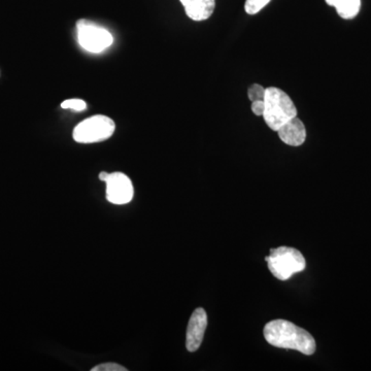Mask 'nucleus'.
Wrapping results in <instances>:
<instances>
[{
  "mask_svg": "<svg viewBox=\"0 0 371 371\" xmlns=\"http://www.w3.org/2000/svg\"><path fill=\"white\" fill-rule=\"evenodd\" d=\"M265 339L276 348L298 351L311 356L316 352V340L311 333L286 320H274L265 325Z\"/></svg>",
  "mask_w": 371,
  "mask_h": 371,
  "instance_id": "f257e3e1",
  "label": "nucleus"
},
{
  "mask_svg": "<svg viewBox=\"0 0 371 371\" xmlns=\"http://www.w3.org/2000/svg\"><path fill=\"white\" fill-rule=\"evenodd\" d=\"M264 102L262 117L271 130L278 131L288 121L297 117V109L291 97L278 88H267Z\"/></svg>",
  "mask_w": 371,
  "mask_h": 371,
  "instance_id": "f03ea898",
  "label": "nucleus"
},
{
  "mask_svg": "<svg viewBox=\"0 0 371 371\" xmlns=\"http://www.w3.org/2000/svg\"><path fill=\"white\" fill-rule=\"evenodd\" d=\"M270 272L281 281H287L293 274L304 271L306 267L304 255L294 248L280 247L270 250L265 258Z\"/></svg>",
  "mask_w": 371,
  "mask_h": 371,
  "instance_id": "7ed1b4c3",
  "label": "nucleus"
},
{
  "mask_svg": "<svg viewBox=\"0 0 371 371\" xmlns=\"http://www.w3.org/2000/svg\"><path fill=\"white\" fill-rule=\"evenodd\" d=\"M116 130V124L111 118L95 115L76 125L72 137L79 144H95L109 140Z\"/></svg>",
  "mask_w": 371,
  "mask_h": 371,
  "instance_id": "20e7f679",
  "label": "nucleus"
},
{
  "mask_svg": "<svg viewBox=\"0 0 371 371\" xmlns=\"http://www.w3.org/2000/svg\"><path fill=\"white\" fill-rule=\"evenodd\" d=\"M76 34L81 47L90 53H102L114 43L113 35L107 28L85 19L76 23Z\"/></svg>",
  "mask_w": 371,
  "mask_h": 371,
  "instance_id": "39448f33",
  "label": "nucleus"
},
{
  "mask_svg": "<svg viewBox=\"0 0 371 371\" xmlns=\"http://www.w3.org/2000/svg\"><path fill=\"white\" fill-rule=\"evenodd\" d=\"M107 199L114 204L130 203L135 194L133 182L125 173H109L107 181Z\"/></svg>",
  "mask_w": 371,
  "mask_h": 371,
  "instance_id": "423d86ee",
  "label": "nucleus"
},
{
  "mask_svg": "<svg viewBox=\"0 0 371 371\" xmlns=\"http://www.w3.org/2000/svg\"><path fill=\"white\" fill-rule=\"evenodd\" d=\"M208 327V315L203 309H195L188 323L186 335V348L189 352H196L201 348Z\"/></svg>",
  "mask_w": 371,
  "mask_h": 371,
  "instance_id": "0eeeda50",
  "label": "nucleus"
},
{
  "mask_svg": "<svg viewBox=\"0 0 371 371\" xmlns=\"http://www.w3.org/2000/svg\"><path fill=\"white\" fill-rule=\"evenodd\" d=\"M276 133L283 142L291 147L302 146L306 140V129L297 117L288 121Z\"/></svg>",
  "mask_w": 371,
  "mask_h": 371,
  "instance_id": "6e6552de",
  "label": "nucleus"
},
{
  "mask_svg": "<svg viewBox=\"0 0 371 371\" xmlns=\"http://www.w3.org/2000/svg\"><path fill=\"white\" fill-rule=\"evenodd\" d=\"M187 16L193 21H205L216 8V0H180Z\"/></svg>",
  "mask_w": 371,
  "mask_h": 371,
  "instance_id": "1a4fd4ad",
  "label": "nucleus"
},
{
  "mask_svg": "<svg viewBox=\"0 0 371 371\" xmlns=\"http://www.w3.org/2000/svg\"><path fill=\"white\" fill-rule=\"evenodd\" d=\"M335 8L342 19H353L359 14L361 0H337Z\"/></svg>",
  "mask_w": 371,
  "mask_h": 371,
  "instance_id": "9d476101",
  "label": "nucleus"
},
{
  "mask_svg": "<svg viewBox=\"0 0 371 371\" xmlns=\"http://www.w3.org/2000/svg\"><path fill=\"white\" fill-rule=\"evenodd\" d=\"M270 0H245V10L247 14L256 15L267 6Z\"/></svg>",
  "mask_w": 371,
  "mask_h": 371,
  "instance_id": "9b49d317",
  "label": "nucleus"
},
{
  "mask_svg": "<svg viewBox=\"0 0 371 371\" xmlns=\"http://www.w3.org/2000/svg\"><path fill=\"white\" fill-rule=\"evenodd\" d=\"M265 88L259 84H254L251 86L249 91H248V96H249L251 102H257V100H264L265 98Z\"/></svg>",
  "mask_w": 371,
  "mask_h": 371,
  "instance_id": "f8f14e48",
  "label": "nucleus"
},
{
  "mask_svg": "<svg viewBox=\"0 0 371 371\" xmlns=\"http://www.w3.org/2000/svg\"><path fill=\"white\" fill-rule=\"evenodd\" d=\"M61 107L65 109H72V111L83 112L85 111L86 107H87V104H86L84 100H76V98H74V100H65V102L61 103Z\"/></svg>",
  "mask_w": 371,
  "mask_h": 371,
  "instance_id": "ddd939ff",
  "label": "nucleus"
},
{
  "mask_svg": "<svg viewBox=\"0 0 371 371\" xmlns=\"http://www.w3.org/2000/svg\"><path fill=\"white\" fill-rule=\"evenodd\" d=\"M92 371H127V368H125L124 366L120 365L117 363H103L100 364V365L95 366V367L92 368Z\"/></svg>",
  "mask_w": 371,
  "mask_h": 371,
  "instance_id": "4468645a",
  "label": "nucleus"
},
{
  "mask_svg": "<svg viewBox=\"0 0 371 371\" xmlns=\"http://www.w3.org/2000/svg\"><path fill=\"white\" fill-rule=\"evenodd\" d=\"M265 109L264 100H257V102H252V112L254 115L263 116Z\"/></svg>",
  "mask_w": 371,
  "mask_h": 371,
  "instance_id": "2eb2a0df",
  "label": "nucleus"
},
{
  "mask_svg": "<svg viewBox=\"0 0 371 371\" xmlns=\"http://www.w3.org/2000/svg\"><path fill=\"white\" fill-rule=\"evenodd\" d=\"M109 173H105V171H102V173H100V181L105 182L107 180V177H109Z\"/></svg>",
  "mask_w": 371,
  "mask_h": 371,
  "instance_id": "dca6fc26",
  "label": "nucleus"
},
{
  "mask_svg": "<svg viewBox=\"0 0 371 371\" xmlns=\"http://www.w3.org/2000/svg\"><path fill=\"white\" fill-rule=\"evenodd\" d=\"M325 1H326V4H328V6H335L337 0H325Z\"/></svg>",
  "mask_w": 371,
  "mask_h": 371,
  "instance_id": "f3484780",
  "label": "nucleus"
}]
</instances>
